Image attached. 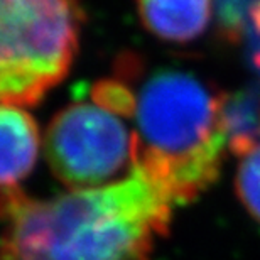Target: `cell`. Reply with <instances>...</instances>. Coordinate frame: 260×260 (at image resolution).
I'll use <instances>...</instances> for the list:
<instances>
[{
  "label": "cell",
  "mask_w": 260,
  "mask_h": 260,
  "mask_svg": "<svg viewBox=\"0 0 260 260\" xmlns=\"http://www.w3.org/2000/svg\"><path fill=\"white\" fill-rule=\"evenodd\" d=\"M91 100L103 110L120 117H134L137 107V95L120 78L100 80L91 86Z\"/></svg>",
  "instance_id": "9c48e42d"
},
{
  "label": "cell",
  "mask_w": 260,
  "mask_h": 260,
  "mask_svg": "<svg viewBox=\"0 0 260 260\" xmlns=\"http://www.w3.org/2000/svg\"><path fill=\"white\" fill-rule=\"evenodd\" d=\"M44 152L53 174L68 189L90 191L118 183L122 173H132L135 137L117 115L76 102L49 122Z\"/></svg>",
  "instance_id": "277c9868"
},
{
  "label": "cell",
  "mask_w": 260,
  "mask_h": 260,
  "mask_svg": "<svg viewBox=\"0 0 260 260\" xmlns=\"http://www.w3.org/2000/svg\"><path fill=\"white\" fill-rule=\"evenodd\" d=\"M220 115L228 152L245 157L260 145V85L223 91Z\"/></svg>",
  "instance_id": "52a82bcc"
},
{
  "label": "cell",
  "mask_w": 260,
  "mask_h": 260,
  "mask_svg": "<svg viewBox=\"0 0 260 260\" xmlns=\"http://www.w3.org/2000/svg\"><path fill=\"white\" fill-rule=\"evenodd\" d=\"M81 0H0V98L34 107L70 73L80 48Z\"/></svg>",
  "instance_id": "3957f363"
},
{
  "label": "cell",
  "mask_w": 260,
  "mask_h": 260,
  "mask_svg": "<svg viewBox=\"0 0 260 260\" xmlns=\"http://www.w3.org/2000/svg\"><path fill=\"white\" fill-rule=\"evenodd\" d=\"M221 96L178 70L154 73L137 93L135 166L173 203H189L220 176L228 142Z\"/></svg>",
  "instance_id": "7a4b0ae2"
},
{
  "label": "cell",
  "mask_w": 260,
  "mask_h": 260,
  "mask_svg": "<svg viewBox=\"0 0 260 260\" xmlns=\"http://www.w3.org/2000/svg\"><path fill=\"white\" fill-rule=\"evenodd\" d=\"M235 191L243 208L260 223V145L240 159L235 176Z\"/></svg>",
  "instance_id": "ba28073f"
},
{
  "label": "cell",
  "mask_w": 260,
  "mask_h": 260,
  "mask_svg": "<svg viewBox=\"0 0 260 260\" xmlns=\"http://www.w3.org/2000/svg\"><path fill=\"white\" fill-rule=\"evenodd\" d=\"M140 22L155 38L184 44L205 32L213 0H135Z\"/></svg>",
  "instance_id": "8992f818"
},
{
  "label": "cell",
  "mask_w": 260,
  "mask_h": 260,
  "mask_svg": "<svg viewBox=\"0 0 260 260\" xmlns=\"http://www.w3.org/2000/svg\"><path fill=\"white\" fill-rule=\"evenodd\" d=\"M171 206L135 164L118 183L49 201L2 191V260H150Z\"/></svg>",
  "instance_id": "6da1fadb"
},
{
  "label": "cell",
  "mask_w": 260,
  "mask_h": 260,
  "mask_svg": "<svg viewBox=\"0 0 260 260\" xmlns=\"http://www.w3.org/2000/svg\"><path fill=\"white\" fill-rule=\"evenodd\" d=\"M0 137H2V162H0L2 191L20 189V183L34 169L39 155L41 137L38 123L22 107L2 103Z\"/></svg>",
  "instance_id": "5b68a950"
}]
</instances>
